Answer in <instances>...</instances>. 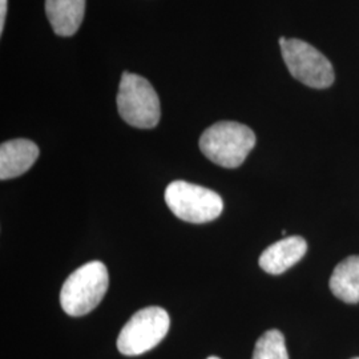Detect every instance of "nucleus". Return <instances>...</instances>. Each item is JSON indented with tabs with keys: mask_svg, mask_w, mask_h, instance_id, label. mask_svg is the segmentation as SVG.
<instances>
[{
	"mask_svg": "<svg viewBox=\"0 0 359 359\" xmlns=\"http://www.w3.org/2000/svg\"><path fill=\"white\" fill-rule=\"evenodd\" d=\"M256 145L252 129L236 121H219L206 129L200 139V149L219 167L234 169L243 165Z\"/></svg>",
	"mask_w": 359,
	"mask_h": 359,
	"instance_id": "nucleus-1",
	"label": "nucleus"
},
{
	"mask_svg": "<svg viewBox=\"0 0 359 359\" xmlns=\"http://www.w3.org/2000/svg\"><path fill=\"white\" fill-rule=\"evenodd\" d=\"M108 285L109 276L103 262H88L65 280L60 292V305L71 317L86 316L102 302Z\"/></svg>",
	"mask_w": 359,
	"mask_h": 359,
	"instance_id": "nucleus-2",
	"label": "nucleus"
},
{
	"mask_svg": "<svg viewBox=\"0 0 359 359\" xmlns=\"http://www.w3.org/2000/svg\"><path fill=\"white\" fill-rule=\"evenodd\" d=\"M116 102L121 118L135 128H154L160 121V100L145 77L124 72Z\"/></svg>",
	"mask_w": 359,
	"mask_h": 359,
	"instance_id": "nucleus-3",
	"label": "nucleus"
},
{
	"mask_svg": "<svg viewBox=\"0 0 359 359\" xmlns=\"http://www.w3.org/2000/svg\"><path fill=\"white\" fill-rule=\"evenodd\" d=\"M164 197L172 213L191 224L210 222L219 217L224 209L218 193L187 181L170 182Z\"/></svg>",
	"mask_w": 359,
	"mask_h": 359,
	"instance_id": "nucleus-4",
	"label": "nucleus"
},
{
	"mask_svg": "<svg viewBox=\"0 0 359 359\" xmlns=\"http://www.w3.org/2000/svg\"><path fill=\"white\" fill-rule=\"evenodd\" d=\"M281 53L290 75L311 88H327L334 83L335 74L326 56L299 39H280Z\"/></svg>",
	"mask_w": 359,
	"mask_h": 359,
	"instance_id": "nucleus-5",
	"label": "nucleus"
},
{
	"mask_svg": "<svg viewBox=\"0 0 359 359\" xmlns=\"http://www.w3.org/2000/svg\"><path fill=\"white\" fill-rule=\"evenodd\" d=\"M169 325L170 320L164 309L158 306L142 309L121 329L117 338V348L128 357L142 355L167 337Z\"/></svg>",
	"mask_w": 359,
	"mask_h": 359,
	"instance_id": "nucleus-6",
	"label": "nucleus"
},
{
	"mask_svg": "<svg viewBox=\"0 0 359 359\" xmlns=\"http://www.w3.org/2000/svg\"><path fill=\"white\" fill-rule=\"evenodd\" d=\"M308 244L299 236H290L273 245L259 257V266L269 274H283L306 255Z\"/></svg>",
	"mask_w": 359,
	"mask_h": 359,
	"instance_id": "nucleus-7",
	"label": "nucleus"
},
{
	"mask_svg": "<svg viewBox=\"0 0 359 359\" xmlns=\"http://www.w3.org/2000/svg\"><path fill=\"white\" fill-rule=\"evenodd\" d=\"M38 145L26 139L3 142L0 147V179H15L26 173L38 160Z\"/></svg>",
	"mask_w": 359,
	"mask_h": 359,
	"instance_id": "nucleus-8",
	"label": "nucleus"
},
{
	"mask_svg": "<svg viewBox=\"0 0 359 359\" xmlns=\"http://www.w3.org/2000/svg\"><path fill=\"white\" fill-rule=\"evenodd\" d=\"M86 0H46V13L59 36L76 34L84 19Z\"/></svg>",
	"mask_w": 359,
	"mask_h": 359,
	"instance_id": "nucleus-9",
	"label": "nucleus"
},
{
	"mask_svg": "<svg viewBox=\"0 0 359 359\" xmlns=\"http://www.w3.org/2000/svg\"><path fill=\"white\" fill-rule=\"evenodd\" d=\"M330 290L346 304L359 302V256H350L339 262L330 277Z\"/></svg>",
	"mask_w": 359,
	"mask_h": 359,
	"instance_id": "nucleus-10",
	"label": "nucleus"
},
{
	"mask_svg": "<svg viewBox=\"0 0 359 359\" xmlns=\"http://www.w3.org/2000/svg\"><path fill=\"white\" fill-rule=\"evenodd\" d=\"M252 359H289L283 333L268 330L257 341Z\"/></svg>",
	"mask_w": 359,
	"mask_h": 359,
	"instance_id": "nucleus-11",
	"label": "nucleus"
},
{
	"mask_svg": "<svg viewBox=\"0 0 359 359\" xmlns=\"http://www.w3.org/2000/svg\"><path fill=\"white\" fill-rule=\"evenodd\" d=\"M7 15V0H0V34H3Z\"/></svg>",
	"mask_w": 359,
	"mask_h": 359,
	"instance_id": "nucleus-12",
	"label": "nucleus"
},
{
	"mask_svg": "<svg viewBox=\"0 0 359 359\" xmlns=\"http://www.w3.org/2000/svg\"><path fill=\"white\" fill-rule=\"evenodd\" d=\"M208 359H219L218 357H209Z\"/></svg>",
	"mask_w": 359,
	"mask_h": 359,
	"instance_id": "nucleus-13",
	"label": "nucleus"
},
{
	"mask_svg": "<svg viewBox=\"0 0 359 359\" xmlns=\"http://www.w3.org/2000/svg\"><path fill=\"white\" fill-rule=\"evenodd\" d=\"M353 359H359V358H353Z\"/></svg>",
	"mask_w": 359,
	"mask_h": 359,
	"instance_id": "nucleus-14",
	"label": "nucleus"
}]
</instances>
